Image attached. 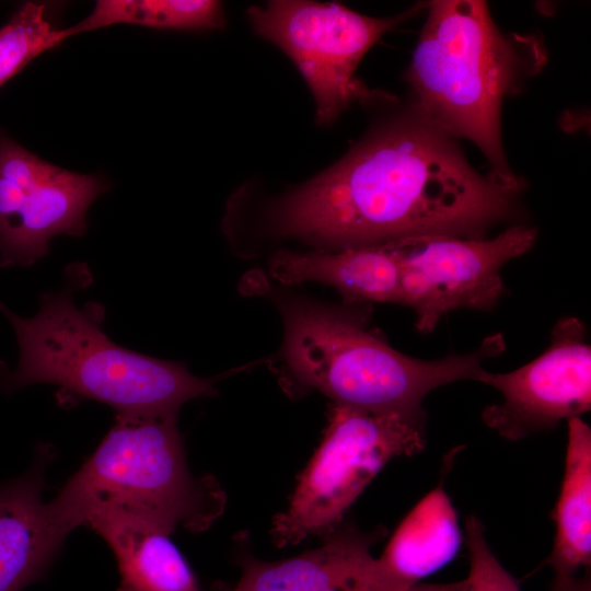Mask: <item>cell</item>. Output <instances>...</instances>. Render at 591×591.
Returning <instances> with one entry per match:
<instances>
[{
  "instance_id": "cell-4",
  "label": "cell",
  "mask_w": 591,
  "mask_h": 591,
  "mask_svg": "<svg viewBox=\"0 0 591 591\" xmlns=\"http://www.w3.org/2000/svg\"><path fill=\"white\" fill-rule=\"evenodd\" d=\"M177 414L119 413L99 447L48 502L68 536L93 514L118 512L172 533L208 529L225 498L217 480L190 474Z\"/></svg>"
},
{
  "instance_id": "cell-20",
  "label": "cell",
  "mask_w": 591,
  "mask_h": 591,
  "mask_svg": "<svg viewBox=\"0 0 591 591\" xmlns=\"http://www.w3.org/2000/svg\"><path fill=\"white\" fill-rule=\"evenodd\" d=\"M551 591H591L590 577L584 573L566 580H554Z\"/></svg>"
},
{
  "instance_id": "cell-21",
  "label": "cell",
  "mask_w": 591,
  "mask_h": 591,
  "mask_svg": "<svg viewBox=\"0 0 591 591\" xmlns=\"http://www.w3.org/2000/svg\"><path fill=\"white\" fill-rule=\"evenodd\" d=\"M211 591H223V586L218 583L211 588Z\"/></svg>"
},
{
  "instance_id": "cell-15",
  "label": "cell",
  "mask_w": 591,
  "mask_h": 591,
  "mask_svg": "<svg viewBox=\"0 0 591 591\" xmlns=\"http://www.w3.org/2000/svg\"><path fill=\"white\" fill-rule=\"evenodd\" d=\"M461 542L457 514L441 483L404 518L378 559L392 579L413 589L450 563Z\"/></svg>"
},
{
  "instance_id": "cell-11",
  "label": "cell",
  "mask_w": 591,
  "mask_h": 591,
  "mask_svg": "<svg viewBox=\"0 0 591 591\" xmlns=\"http://www.w3.org/2000/svg\"><path fill=\"white\" fill-rule=\"evenodd\" d=\"M380 532L338 526L316 549L296 557L265 561L242 556V576L223 591H442L441 584L409 589L397 583L371 554Z\"/></svg>"
},
{
  "instance_id": "cell-8",
  "label": "cell",
  "mask_w": 591,
  "mask_h": 591,
  "mask_svg": "<svg viewBox=\"0 0 591 591\" xmlns=\"http://www.w3.org/2000/svg\"><path fill=\"white\" fill-rule=\"evenodd\" d=\"M536 236L535 228L514 224L491 239L426 235L385 244L398 258L401 304L414 310L417 331L432 332L454 310L491 311L507 292L502 267Z\"/></svg>"
},
{
  "instance_id": "cell-13",
  "label": "cell",
  "mask_w": 591,
  "mask_h": 591,
  "mask_svg": "<svg viewBox=\"0 0 591 591\" xmlns=\"http://www.w3.org/2000/svg\"><path fill=\"white\" fill-rule=\"evenodd\" d=\"M269 273L283 285L326 283L349 303L401 304V266L387 245L347 247L334 253L280 251L271 257Z\"/></svg>"
},
{
  "instance_id": "cell-2",
  "label": "cell",
  "mask_w": 591,
  "mask_h": 591,
  "mask_svg": "<svg viewBox=\"0 0 591 591\" xmlns=\"http://www.w3.org/2000/svg\"><path fill=\"white\" fill-rule=\"evenodd\" d=\"M427 9L406 72L414 109L452 138L476 144L499 179L524 187L502 149L500 112L543 55L534 43L502 34L484 1H432Z\"/></svg>"
},
{
  "instance_id": "cell-16",
  "label": "cell",
  "mask_w": 591,
  "mask_h": 591,
  "mask_svg": "<svg viewBox=\"0 0 591 591\" xmlns=\"http://www.w3.org/2000/svg\"><path fill=\"white\" fill-rule=\"evenodd\" d=\"M565 473L556 503V534L546 565L554 580L589 571L591 564V429L581 417L567 420Z\"/></svg>"
},
{
  "instance_id": "cell-9",
  "label": "cell",
  "mask_w": 591,
  "mask_h": 591,
  "mask_svg": "<svg viewBox=\"0 0 591 591\" xmlns=\"http://www.w3.org/2000/svg\"><path fill=\"white\" fill-rule=\"evenodd\" d=\"M106 189L100 176L53 165L0 130V265L30 266L54 236L84 234L86 211Z\"/></svg>"
},
{
  "instance_id": "cell-7",
  "label": "cell",
  "mask_w": 591,
  "mask_h": 591,
  "mask_svg": "<svg viewBox=\"0 0 591 591\" xmlns=\"http://www.w3.org/2000/svg\"><path fill=\"white\" fill-rule=\"evenodd\" d=\"M376 19L335 2L276 0L251 7L254 30L279 46L305 79L318 125L334 123L352 103L392 100L355 77L366 53L396 23L416 12Z\"/></svg>"
},
{
  "instance_id": "cell-18",
  "label": "cell",
  "mask_w": 591,
  "mask_h": 591,
  "mask_svg": "<svg viewBox=\"0 0 591 591\" xmlns=\"http://www.w3.org/2000/svg\"><path fill=\"white\" fill-rule=\"evenodd\" d=\"M65 40L62 30L53 27L44 4L25 2L0 27V86Z\"/></svg>"
},
{
  "instance_id": "cell-3",
  "label": "cell",
  "mask_w": 591,
  "mask_h": 591,
  "mask_svg": "<svg viewBox=\"0 0 591 591\" xmlns=\"http://www.w3.org/2000/svg\"><path fill=\"white\" fill-rule=\"evenodd\" d=\"M20 347L14 371L1 383L15 391L49 383L74 397L96 401L119 413L177 414L186 402L216 394L212 380L185 364L142 355L113 343L100 312L78 308L66 291L42 297L31 318L0 301Z\"/></svg>"
},
{
  "instance_id": "cell-1",
  "label": "cell",
  "mask_w": 591,
  "mask_h": 591,
  "mask_svg": "<svg viewBox=\"0 0 591 591\" xmlns=\"http://www.w3.org/2000/svg\"><path fill=\"white\" fill-rule=\"evenodd\" d=\"M522 189L477 172L451 136L413 109L289 195L274 220L280 234L341 250L480 239L515 215Z\"/></svg>"
},
{
  "instance_id": "cell-12",
  "label": "cell",
  "mask_w": 591,
  "mask_h": 591,
  "mask_svg": "<svg viewBox=\"0 0 591 591\" xmlns=\"http://www.w3.org/2000/svg\"><path fill=\"white\" fill-rule=\"evenodd\" d=\"M51 454L39 451L26 473L0 484V591L39 580L67 537L43 499Z\"/></svg>"
},
{
  "instance_id": "cell-10",
  "label": "cell",
  "mask_w": 591,
  "mask_h": 591,
  "mask_svg": "<svg viewBox=\"0 0 591 591\" xmlns=\"http://www.w3.org/2000/svg\"><path fill=\"white\" fill-rule=\"evenodd\" d=\"M477 382L496 389L502 401L484 408V424L517 441L551 430L591 409V347L581 320L566 316L552 328L547 349L507 373L484 370Z\"/></svg>"
},
{
  "instance_id": "cell-17",
  "label": "cell",
  "mask_w": 591,
  "mask_h": 591,
  "mask_svg": "<svg viewBox=\"0 0 591 591\" xmlns=\"http://www.w3.org/2000/svg\"><path fill=\"white\" fill-rule=\"evenodd\" d=\"M114 24L155 28L217 30L225 24L222 3L212 0H99L76 25L62 28L65 38Z\"/></svg>"
},
{
  "instance_id": "cell-5",
  "label": "cell",
  "mask_w": 591,
  "mask_h": 591,
  "mask_svg": "<svg viewBox=\"0 0 591 591\" xmlns=\"http://www.w3.org/2000/svg\"><path fill=\"white\" fill-rule=\"evenodd\" d=\"M283 315L285 359L297 380L333 404L367 410L426 414L422 402L431 391L477 381L483 362L506 349L497 333L473 352L421 360L392 348L357 314L294 302Z\"/></svg>"
},
{
  "instance_id": "cell-14",
  "label": "cell",
  "mask_w": 591,
  "mask_h": 591,
  "mask_svg": "<svg viewBox=\"0 0 591 591\" xmlns=\"http://www.w3.org/2000/svg\"><path fill=\"white\" fill-rule=\"evenodd\" d=\"M112 549L119 572L117 591H200L171 533L147 520L100 512L84 523Z\"/></svg>"
},
{
  "instance_id": "cell-6",
  "label": "cell",
  "mask_w": 591,
  "mask_h": 591,
  "mask_svg": "<svg viewBox=\"0 0 591 591\" xmlns=\"http://www.w3.org/2000/svg\"><path fill=\"white\" fill-rule=\"evenodd\" d=\"M426 447V414L374 412L333 404L323 440L301 473L287 509L275 517L278 547L327 536L392 459Z\"/></svg>"
},
{
  "instance_id": "cell-19",
  "label": "cell",
  "mask_w": 591,
  "mask_h": 591,
  "mask_svg": "<svg viewBox=\"0 0 591 591\" xmlns=\"http://www.w3.org/2000/svg\"><path fill=\"white\" fill-rule=\"evenodd\" d=\"M470 573L463 591H520L518 581L498 561L485 537L480 520L471 514L465 522Z\"/></svg>"
}]
</instances>
